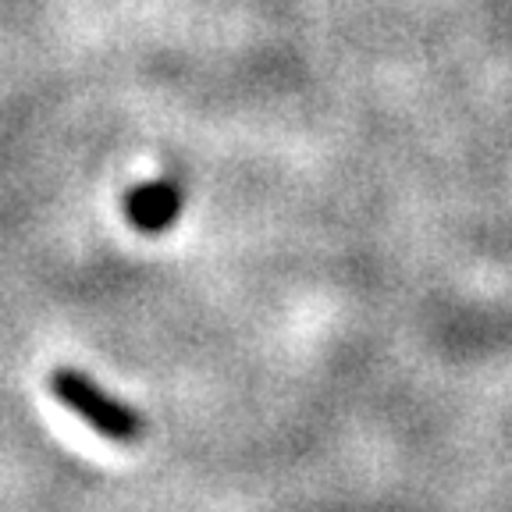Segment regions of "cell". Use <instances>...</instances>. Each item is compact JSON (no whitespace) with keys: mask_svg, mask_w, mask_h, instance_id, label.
I'll list each match as a JSON object with an SVG mask.
<instances>
[{"mask_svg":"<svg viewBox=\"0 0 512 512\" xmlns=\"http://www.w3.org/2000/svg\"><path fill=\"white\" fill-rule=\"evenodd\" d=\"M47 388L64 409H72L82 424L93 427L100 438L114 445H136L146 434V420L136 409L111 395L104 384H96L86 370L79 367H54L47 377Z\"/></svg>","mask_w":512,"mask_h":512,"instance_id":"cell-1","label":"cell"},{"mask_svg":"<svg viewBox=\"0 0 512 512\" xmlns=\"http://www.w3.org/2000/svg\"><path fill=\"white\" fill-rule=\"evenodd\" d=\"M185 207V185L175 175H160L153 182H143L125 192V221L143 235H164L171 224L182 217Z\"/></svg>","mask_w":512,"mask_h":512,"instance_id":"cell-2","label":"cell"}]
</instances>
